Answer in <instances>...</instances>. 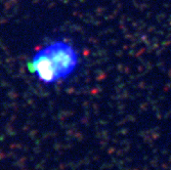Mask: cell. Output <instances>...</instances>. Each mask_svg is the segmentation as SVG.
I'll return each mask as SVG.
<instances>
[{"label": "cell", "mask_w": 171, "mask_h": 170, "mask_svg": "<svg viewBox=\"0 0 171 170\" xmlns=\"http://www.w3.org/2000/svg\"><path fill=\"white\" fill-rule=\"evenodd\" d=\"M81 64V53L72 42L54 40L34 53L28 70L40 84L53 86L67 81Z\"/></svg>", "instance_id": "1"}]
</instances>
